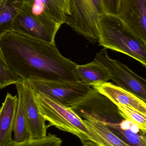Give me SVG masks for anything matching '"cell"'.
I'll return each mask as SVG.
<instances>
[{"label": "cell", "mask_w": 146, "mask_h": 146, "mask_svg": "<svg viewBox=\"0 0 146 146\" xmlns=\"http://www.w3.org/2000/svg\"><path fill=\"white\" fill-rule=\"evenodd\" d=\"M0 45L9 68L22 81H78V65L63 56L55 43L12 31L0 38Z\"/></svg>", "instance_id": "6da1fadb"}, {"label": "cell", "mask_w": 146, "mask_h": 146, "mask_svg": "<svg viewBox=\"0 0 146 146\" xmlns=\"http://www.w3.org/2000/svg\"><path fill=\"white\" fill-rule=\"evenodd\" d=\"M99 45L125 54L146 66V43L139 38L117 15H100L97 23Z\"/></svg>", "instance_id": "7a4b0ae2"}, {"label": "cell", "mask_w": 146, "mask_h": 146, "mask_svg": "<svg viewBox=\"0 0 146 146\" xmlns=\"http://www.w3.org/2000/svg\"><path fill=\"white\" fill-rule=\"evenodd\" d=\"M35 98L40 114L48 126H54L60 130L78 137L81 142L90 140L101 145L100 139L86 127L83 119L71 108L52 100L43 94L35 93Z\"/></svg>", "instance_id": "3957f363"}, {"label": "cell", "mask_w": 146, "mask_h": 146, "mask_svg": "<svg viewBox=\"0 0 146 146\" xmlns=\"http://www.w3.org/2000/svg\"><path fill=\"white\" fill-rule=\"evenodd\" d=\"M66 24L91 42L98 41L99 16L105 13L103 0H66Z\"/></svg>", "instance_id": "277c9868"}, {"label": "cell", "mask_w": 146, "mask_h": 146, "mask_svg": "<svg viewBox=\"0 0 146 146\" xmlns=\"http://www.w3.org/2000/svg\"><path fill=\"white\" fill-rule=\"evenodd\" d=\"M35 93L43 94L65 106L71 107L85 97L92 87L79 81H27Z\"/></svg>", "instance_id": "5b68a950"}, {"label": "cell", "mask_w": 146, "mask_h": 146, "mask_svg": "<svg viewBox=\"0 0 146 146\" xmlns=\"http://www.w3.org/2000/svg\"><path fill=\"white\" fill-rule=\"evenodd\" d=\"M94 60L107 71L111 80L120 87L146 101V81L127 66L109 56L105 48L96 54Z\"/></svg>", "instance_id": "8992f818"}, {"label": "cell", "mask_w": 146, "mask_h": 146, "mask_svg": "<svg viewBox=\"0 0 146 146\" xmlns=\"http://www.w3.org/2000/svg\"><path fill=\"white\" fill-rule=\"evenodd\" d=\"M23 7L38 21L59 30L66 24V0H23Z\"/></svg>", "instance_id": "52a82bcc"}, {"label": "cell", "mask_w": 146, "mask_h": 146, "mask_svg": "<svg viewBox=\"0 0 146 146\" xmlns=\"http://www.w3.org/2000/svg\"><path fill=\"white\" fill-rule=\"evenodd\" d=\"M117 16L146 43V0H120Z\"/></svg>", "instance_id": "ba28073f"}, {"label": "cell", "mask_w": 146, "mask_h": 146, "mask_svg": "<svg viewBox=\"0 0 146 146\" xmlns=\"http://www.w3.org/2000/svg\"><path fill=\"white\" fill-rule=\"evenodd\" d=\"M20 91L29 126L30 138L38 139L47 135L49 127L39 110L34 92L29 83L22 81L15 85Z\"/></svg>", "instance_id": "9c48e42d"}, {"label": "cell", "mask_w": 146, "mask_h": 146, "mask_svg": "<svg viewBox=\"0 0 146 146\" xmlns=\"http://www.w3.org/2000/svg\"><path fill=\"white\" fill-rule=\"evenodd\" d=\"M12 31L41 41L54 43L58 30L42 24L22 7L14 21Z\"/></svg>", "instance_id": "30bf717a"}, {"label": "cell", "mask_w": 146, "mask_h": 146, "mask_svg": "<svg viewBox=\"0 0 146 146\" xmlns=\"http://www.w3.org/2000/svg\"><path fill=\"white\" fill-rule=\"evenodd\" d=\"M92 87L116 105L129 106L146 114L145 101L131 92L111 82H105Z\"/></svg>", "instance_id": "8fae6325"}, {"label": "cell", "mask_w": 146, "mask_h": 146, "mask_svg": "<svg viewBox=\"0 0 146 146\" xmlns=\"http://www.w3.org/2000/svg\"><path fill=\"white\" fill-rule=\"evenodd\" d=\"M18 95L7 93L0 107V146H5L13 140L12 133L18 110Z\"/></svg>", "instance_id": "7c38bea8"}, {"label": "cell", "mask_w": 146, "mask_h": 146, "mask_svg": "<svg viewBox=\"0 0 146 146\" xmlns=\"http://www.w3.org/2000/svg\"><path fill=\"white\" fill-rule=\"evenodd\" d=\"M75 74L78 81L91 86L103 84L110 80L105 69L95 60L82 65H77Z\"/></svg>", "instance_id": "4fadbf2b"}, {"label": "cell", "mask_w": 146, "mask_h": 146, "mask_svg": "<svg viewBox=\"0 0 146 146\" xmlns=\"http://www.w3.org/2000/svg\"><path fill=\"white\" fill-rule=\"evenodd\" d=\"M23 3V0H0V38L12 31L14 21Z\"/></svg>", "instance_id": "5bb4252c"}, {"label": "cell", "mask_w": 146, "mask_h": 146, "mask_svg": "<svg viewBox=\"0 0 146 146\" xmlns=\"http://www.w3.org/2000/svg\"><path fill=\"white\" fill-rule=\"evenodd\" d=\"M16 88L19 98V105L14 125L13 140L16 142H21L30 139V135L21 94L19 89Z\"/></svg>", "instance_id": "9a60e30c"}, {"label": "cell", "mask_w": 146, "mask_h": 146, "mask_svg": "<svg viewBox=\"0 0 146 146\" xmlns=\"http://www.w3.org/2000/svg\"><path fill=\"white\" fill-rule=\"evenodd\" d=\"M83 120L86 127L97 135L103 144L110 146H130L104 125L88 120Z\"/></svg>", "instance_id": "2e32d148"}, {"label": "cell", "mask_w": 146, "mask_h": 146, "mask_svg": "<svg viewBox=\"0 0 146 146\" xmlns=\"http://www.w3.org/2000/svg\"><path fill=\"white\" fill-rule=\"evenodd\" d=\"M62 141L55 135L49 133L45 137L38 139H30L21 142L11 141L5 146H61Z\"/></svg>", "instance_id": "e0dca14e"}, {"label": "cell", "mask_w": 146, "mask_h": 146, "mask_svg": "<svg viewBox=\"0 0 146 146\" xmlns=\"http://www.w3.org/2000/svg\"><path fill=\"white\" fill-rule=\"evenodd\" d=\"M21 82V80L9 68L0 45V90Z\"/></svg>", "instance_id": "ac0fdd59"}, {"label": "cell", "mask_w": 146, "mask_h": 146, "mask_svg": "<svg viewBox=\"0 0 146 146\" xmlns=\"http://www.w3.org/2000/svg\"><path fill=\"white\" fill-rule=\"evenodd\" d=\"M123 117L137 123L143 132L146 133V114L134 108L122 105H116Z\"/></svg>", "instance_id": "d6986e66"}, {"label": "cell", "mask_w": 146, "mask_h": 146, "mask_svg": "<svg viewBox=\"0 0 146 146\" xmlns=\"http://www.w3.org/2000/svg\"><path fill=\"white\" fill-rule=\"evenodd\" d=\"M105 13L117 15L120 0H103Z\"/></svg>", "instance_id": "ffe728a7"}, {"label": "cell", "mask_w": 146, "mask_h": 146, "mask_svg": "<svg viewBox=\"0 0 146 146\" xmlns=\"http://www.w3.org/2000/svg\"><path fill=\"white\" fill-rule=\"evenodd\" d=\"M81 143L83 144V146H100L92 141H85Z\"/></svg>", "instance_id": "44dd1931"}, {"label": "cell", "mask_w": 146, "mask_h": 146, "mask_svg": "<svg viewBox=\"0 0 146 146\" xmlns=\"http://www.w3.org/2000/svg\"><path fill=\"white\" fill-rule=\"evenodd\" d=\"M100 146H110L108 145H105V144H102V145H100Z\"/></svg>", "instance_id": "7402d4cb"}]
</instances>
